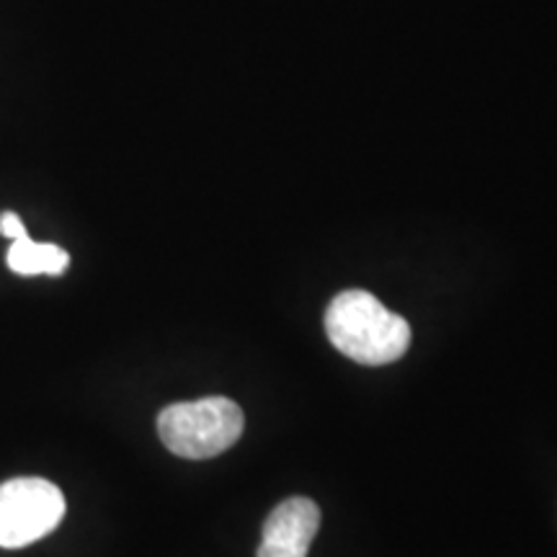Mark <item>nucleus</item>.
Returning a JSON list of instances; mask_svg holds the SVG:
<instances>
[{
    "label": "nucleus",
    "instance_id": "2",
    "mask_svg": "<svg viewBox=\"0 0 557 557\" xmlns=\"http://www.w3.org/2000/svg\"><path fill=\"white\" fill-rule=\"evenodd\" d=\"M246 416L230 398H201L173 403L158 416V434L165 449L184 459H212L235 447Z\"/></svg>",
    "mask_w": 557,
    "mask_h": 557
},
{
    "label": "nucleus",
    "instance_id": "3",
    "mask_svg": "<svg viewBox=\"0 0 557 557\" xmlns=\"http://www.w3.org/2000/svg\"><path fill=\"white\" fill-rule=\"evenodd\" d=\"M65 496L45 478H13L0 485V547H29L65 517Z\"/></svg>",
    "mask_w": 557,
    "mask_h": 557
},
{
    "label": "nucleus",
    "instance_id": "4",
    "mask_svg": "<svg viewBox=\"0 0 557 557\" xmlns=\"http://www.w3.org/2000/svg\"><path fill=\"white\" fill-rule=\"evenodd\" d=\"M320 529L315 500L295 496L282 500L263 524L259 557H308Z\"/></svg>",
    "mask_w": 557,
    "mask_h": 557
},
{
    "label": "nucleus",
    "instance_id": "6",
    "mask_svg": "<svg viewBox=\"0 0 557 557\" xmlns=\"http://www.w3.org/2000/svg\"><path fill=\"white\" fill-rule=\"evenodd\" d=\"M0 233H3L5 238H11V240L29 238V233H26V225L21 222L18 214H13V212H5L3 218H0Z\"/></svg>",
    "mask_w": 557,
    "mask_h": 557
},
{
    "label": "nucleus",
    "instance_id": "5",
    "mask_svg": "<svg viewBox=\"0 0 557 557\" xmlns=\"http://www.w3.org/2000/svg\"><path fill=\"white\" fill-rule=\"evenodd\" d=\"M9 267L21 276H60L70 267V256L67 250L52 246V243H34L32 238H21L11 243Z\"/></svg>",
    "mask_w": 557,
    "mask_h": 557
},
{
    "label": "nucleus",
    "instance_id": "1",
    "mask_svg": "<svg viewBox=\"0 0 557 557\" xmlns=\"http://www.w3.org/2000/svg\"><path fill=\"white\" fill-rule=\"evenodd\" d=\"M325 333L348 359L364 367L398 361L410 346V325L364 289H346L325 310Z\"/></svg>",
    "mask_w": 557,
    "mask_h": 557
}]
</instances>
